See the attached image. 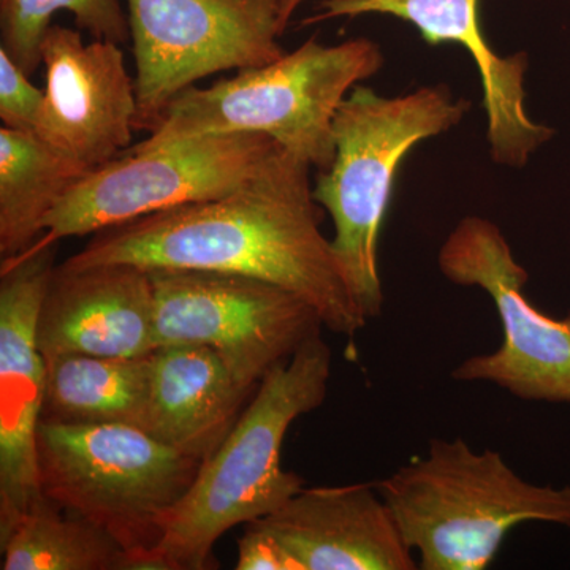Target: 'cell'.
Listing matches in <instances>:
<instances>
[{
    "label": "cell",
    "mask_w": 570,
    "mask_h": 570,
    "mask_svg": "<svg viewBox=\"0 0 570 570\" xmlns=\"http://www.w3.org/2000/svg\"><path fill=\"white\" fill-rule=\"evenodd\" d=\"M135 58V130L153 132L171 100L225 70L276 61L281 0H127Z\"/></svg>",
    "instance_id": "9c48e42d"
},
{
    "label": "cell",
    "mask_w": 570,
    "mask_h": 570,
    "mask_svg": "<svg viewBox=\"0 0 570 570\" xmlns=\"http://www.w3.org/2000/svg\"><path fill=\"white\" fill-rule=\"evenodd\" d=\"M55 266L51 246L0 268V538L43 497L37 433L47 367L37 322Z\"/></svg>",
    "instance_id": "8fae6325"
},
{
    "label": "cell",
    "mask_w": 570,
    "mask_h": 570,
    "mask_svg": "<svg viewBox=\"0 0 570 570\" xmlns=\"http://www.w3.org/2000/svg\"><path fill=\"white\" fill-rule=\"evenodd\" d=\"M450 283L479 287L497 307L502 344L469 356L452 371L460 382H490L523 401L570 404V313L551 318L524 295L530 281L501 228L489 219H461L439 249Z\"/></svg>",
    "instance_id": "30bf717a"
},
{
    "label": "cell",
    "mask_w": 570,
    "mask_h": 570,
    "mask_svg": "<svg viewBox=\"0 0 570 570\" xmlns=\"http://www.w3.org/2000/svg\"><path fill=\"white\" fill-rule=\"evenodd\" d=\"M422 570H483L513 528L530 521L570 528V487L520 478L494 450L461 438L431 439L428 453L377 480Z\"/></svg>",
    "instance_id": "3957f363"
},
{
    "label": "cell",
    "mask_w": 570,
    "mask_h": 570,
    "mask_svg": "<svg viewBox=\"0 0 570 570\" xmlns=\"http://www.w3.org/2000/svg\"><path fill=\"white\" fill-rule=\"evenodd\" d=\"M254 523L281 543L296 570L419 569L374 482L303 489Z\"/></svg>",
    "instance_id": "9a60e30c"
},
{
    "label": "cell",
    "mask_w": 570,
    "mask_h": 570,
    "mask_svg": "<svg viewBox=\"0 0 570 570\" xmlns=\"http://www.w3.org/2000/svg\"><path fill=\"white\" fill-rule=\"evenodd\" d=\"M45 99L36 132L88 170L121 156L137 119L135 80L119 43L51 24L41 41Z\"/></svg>",
    "instance_id": "7c38bea8"
},
{
    "label": "cell",
    "mask_w": 570,
    "mask_h": 570,
    "mask_svg": "<svg viewBox=\"0 0 570 570\" xmlns=\"http://www.w3.org/2000/svg\"><path fill=\"white\" fill-rule=\"evenodd\" d=\"M37 461L41 494L108 532L126 570L145 568L204 464L141 428L48 422L37 433Z\"/></svg>",
    "instance_id": "8992f818"
},
{
    "label": "cell",
    "mask_w": 570,
    "mask_h": 570,
    "mask_svg": "<svg viewBox=\"0 0 570 570\" xmlns=\"http://www.w3.org/2000/svg\"><path fill=\"white\" fill-rule=\"evenodd\" d=\"M45 367L41 422L148 428L151 354H70L45 360Z\"/></svg>",
    "instance_id": "e0dca14e"
},
{
    "label": "cell",
    "mask_w": 570,
    "mask_h": 570,
    "mask_svg": "<svg viewBox=\"0 0 570 570\" xmlns=\"http://www.w3.org/2000/svg\"><path fill=\"white\" fill-rule=\"evenodd\" d=\"M249 395L214 348L198 344L157 347L151 352L146 431L205 463L234 430Z\"/></svg>",
    "instance_id": "2e32d148"
},
{
    "label": "cell",
    "mask_w": 570,
    "mask_h": 570,
    "mask_svg": "<svg viewBox=\"0 0 570 570\" xmlns=\"http://www.w3.org/2000/svg\"><path fill=\"white\" fill-rule=\"evenodd\" d=\"M262 134H217L132 151L82 176L48 214L26 253L234 193L279 149ZM18 257V255H17Z\"/></svg>",
    "instance_id": "52a82bcc"
},
{
    "label": "cell",
    "mask_w": 570,
    "mask_h": 570,
    "mask_svg": "<svg viewBox=\"0 0 570 570\" xmlns=\"http://www.w3.org/2000/svg\"><path fill=\"white\" fill-rule=\"evenodd\" d=\"M236 570H296V566L273 535L249 523L238 540Z\"/></svg>",
    "instance_id": "7402d4cb"
},
{
    "label": "cell",
    "mask_w": 570,
    "mask_h": 570,
    "mask_svg": "<svg viewBox=\"0 0 570 570\" xmlns=\"http://www.w3.org/2000/svg\"><path fill=\"white\" fill-rule=\"evenodd\" d=\"M283 2V13L285 21H291V18L294 17L296 10L306 2V0H281Z\"/></svg>",
    "instance_id": "603a6c76"
},
{
    "label": "cell",
    "mask_w": 570,
    "mask_h": 570,
    "mask_svg": "<svg viewBox=\"0 0 570 570\" xmlns=\"http://www.w3.org/2000/svg\"><path fill=\"white\" fill-rule=\"evenodd\" d=\"M311 168L279 148L234 193L105 228L62 264L255 277L294 292L317 311L326 330L354 341L367 318L332 239L322 234L325 209L314 198Z\"/></svg>",
    "instance_id": "6da1fadb"
},
{
    "label": "cell",
    "mask_w": 570,
    "mask_h": 570,
    "mask_svg": "<svg viewBox=\"0 0 570 570\" xmlns=\"http://www.w3.org/2000/svg\"><path fill=\"white\" fill-rule=\"evenodd\" d=\"M469 107L448 86L384 97L356 85L337 108L335 159L318 174L313 194L332 217L333 249L367 321L384 307L379 238L397 168L420 141L459 126Z\"/></svg>",
    "instance_id": "5b68a950"
},
{
    "label": "cell",
    "mask_w": 570,
    "mask_h": 570,
    "mask_svg": "<svg viewBox=\"0 0 570 570\" xmlns=\"http://www.w3.org/2000/svg\"><path fill=\"white\" fill-rule=\"evenodd\" d=\"M88 168L33 130L0 129V255L29 249L43 234L48 214Z\"/></svg>",
    "instance_id": "ac0fdd59"
},
{
    "label": "cell",
    "mask_w": 570,
    "mask_h": 570,
    "mask_svg": "<svg viewBox=\"0 0 570 570\" xmlns=\"http://www.w3.org/2000/svg\"><path fill=\"white\" fill-rule=\"evenodd\" d=\"M37 344L45 360L151 354L157 343L148 269L124 264L55 266L41 302Z\"/></svg>",
    "instance_id": "5bb4252c"
},
{
    "label": "cell",
    "mask_w": 570,
    "mask_h": 570,
    "mask_svg": "<svg viewBox=\"0 0 570 570\" xmlns=\"http://www.w3.org/2000/svg\"><path fill=\"white\" fill-rule=\"evenodd\" d=\"M45 91L0 48V119L13 130H36Z\"/></svg>",
    "instance_id": "44dd1931"
},
{
    "label": "cell",
    "mask_w": 570,
    "mask_h": 570,
    "mask_svg": "<svg viewBox=\"0 0 570 570\" xmlns=\"http://www.w3.org/2000/svg\"><path fill=\"white\" fill-rule=\"evenodd\" d=\"M149 275L157 347L214 348L247 393L325 328L309 303L266 281L208 269H153Z\"/></svg>",
    "instance_id": "ba28073f"
},
{
    "label": "cell",
    "mask_w": 570,
    "mask_h": 570,
    "mask_svg": "<svg viewBox=\"0 0 570 570\" xmlns=\"http://www.w3.org/2000/svg\"><path fill=\"white\" fill-rule=\"evenodd\" d=\"M73 14L78 29L94 39L126 43L129 17L119 0H0V48L28 75L41 63V41L58 11Z\"/></svg>",
    "instance_id": "ffe728a7"
},
{
    "label": "cell",
    "mask_w": 570,
    "mask_h": 570,
    "mask_svg": "<svg viewBox=\"0 0 570 570\" xmlns=\"http://www.w3.org/2000/svg\"><path fill=\"white\" fill-rule=\"evenodd\" d=\"M2 570H126L108 532L41 497L0 538Z\"/></svg>",
    "instance_id": "d6986e66"
},
{
    "label": "cell",
    "mask_w": 570,
    "mask_h": 570,
    "mask_svg": "<svg viewBox=\"0 0 570 570\" xmlns=\"http://www.w3.org/2000/svg\"><path fill=\"white\" fill-rule=\"evenodd\" d=\"M384 63L376 41L318 43L208 88L186 89L171 100L160 122L132 151L217 134H262L285 151L324 171L335 159L333 119L358 82Z\"/></svg>",
    "instance_id": "277c9868"
},
{
    "label": "cell",
    "mask_w": 570,
    "mask_h": 570,
    "mask_svg": "<svg viewBox=\"0 0 570 570\" xmlns=\"http://www.w3.org/2000/svg\"><path fill=\"white\" fill-rule=\"evenodd\" d=\"M332 348L322 333L266 374L249 406L168 515L163 542L142 570L217 569L214 546L238 524L265 519L305 489L281 468L285 434L325 403Z\"/></svg>",
    "instance_id": "7a4b0ae2"
},
{
    "label": "cell",
    "mask_w": 570,
    "mask_h": 570,
    "mask_svg": "<svg viewBox=\"0 0 570 570\" xmlns=\"http://www.w3.org/2000/svg\"><path fill=\"white\" fill-rule=\"evenodd\" d=\"M362 14L400 18L414 24L426 43L466 48L482 81L487 137L494 163L523 168L532 154L553 138L554 129L532 121L524 108L527 52L499 56L490 47L480 28L479 0H324L316 17L307 18L305 24Z\"/></svg>",
    "instance_id": "4fadbf2b"
}]
</instances>
